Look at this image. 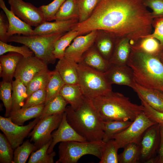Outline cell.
<instances>
[{
	"label": "cell",
	"mask_w": 163,
	"mask_h": 163,
	"mask_svg": "<svg viewBox=\"0 0 163 163\" xmlns=\"http://www.w3.org/2000/svg\"><path fill=\"white\" fill-rule=\"evenodd\" d=\"M154 19L142 0H99L90 16L71 30L79 35L104 30L133 45L152 33Z\"/></svg>",
	"instance_id": "1"
},
{
	"label": "cell",
	"mask_w": 163,
	"mask_h": 163,
	"mask_svg": "<svg viewBox=\"0 0 163 163\" xmlns=\"http://www.w3.org/2000/svg\"><path fill=\"white\" fill-rule=\"evenodd\" d=\"M65 112L69 124L87 141L103 140L104 120L90 99L85 97L78 109L75 110L69 106L66 107Z\"/></svg>",
	"instance_id": "2"
},
{
	"label": "cell",
	"mask_w": 163,
	"mask_h": 163,
	"mask_svg": "<svg viewBox=\"0 0 163 163\" xmlns=\"http://www.w3.org/2000/svg\"><path fill=\"white\" fill-rule=\"evenodd\" d=\"M131 47L127 65L133 71L136 82L143 87L163 92V63L159 56Z\"/></svg>",
	"instance_id": "3"
},
{
	"label": "cell",
	"mask_w": 163,
	"mask_h": 163,
	"mask_svg": "<svg viewBox=\"0 0 163 163\" xmlns=\"http://www.w3.org/2000/svg\"><path fill=\"white\" fill-rule=\"evenodd\" d=\"M90 100L104 121H133L143 111L141 104L133 103L128 97L112 90Z\"/></svg>",
	"instance_id": "4"
},
{
	"label": "cell",
	"mask_w": 163,
	"mask_h": 163,
	"mask_svg": "<svg viewBox=\"0 0 163 163\" xmlns=\"http://www.w3.org/2000/svg\"><path fill=\"white\" fill-rule=\"evenodd\" d=\"M66 33L27 36L15 35L10 37L8 42L26 45L34 53V56L46 64H53L56 59L53 53L55 44Z\"/></svg>",
	"instance_id": "5"
},
{
	"label": "cell",
	"mask_w": 163,
	"mask_h": 163,
	"mask_svg": "<svg viewBox=\"0 0 163 163\" xmlns=\"http://www.w3.org/2000/svg\"><path fill=\"white\" fill-rule=\"evenodd\" d=\"M78 84L84 96L91 99L112 90L104 73L77 63Z\"/></svg>",
	"instance_id": "6"
},
{
	"label": "cell",
	"mask_w": 163,
	"mask_h": 163,
	"mask_svg": "<svg viewBox=\"0 0 163 163\" xmlns=\"http://www.w3.org/2000/svg\"><path fill=\"white\" fill-rule=\"evenodd\" d=\"M105 142L103 140L61 142L58 146L59 158L56 163H76L82 156L94 155L99 159Z\"/></svg>",
	"instance_id": "7"
},
{
	"label": "cell",
	"mask_w": 163,
	"mask_h": 163,
	"mask_svg": "<svg viewBox=\"0 0 163 163\" xmlns=\"http://www.w3.org/2000/svg\"><path fill=\"white\" fill-rule=\"evenodd\" d=\"M156 123L150 120L144 112L140 113L125 130L113 137L119 149L123 148L131 143L139 144L146 129Z\"/></svg>",
	"instance_id": "8"
},
{
	"label": "cell",
	"mask_w": 163,
	"mask_h": 163,
	"mask_svg": "<svg viewBox=\"0 0 163 163\" xmlns=\"http://www.w3.org/2000/svg\"><path fill=\"white\" fill-rule=\"evenodd\" d=\"M63 113L49 116L39 120L28 137L30 138V141L33 142L35 145V151L52 139L51 133L59 127Z\"/></svg>",
	"instance_id": "9"
},
{
	"label": "cell",
	"mask_w": 163,
	"mask_h": 163,
	"mask_svg": "<svg viewBox=\"0 0 163 163\" xmlns=\"http://www.w3.org/2000/svg\"><path fill=\"white\" fill-rule=\"evenodd\" d=\"M40 119L36 118L25 126L18 125L9 117L0 116V129L11 144L13 149L21 145L24 139Z\"/></svg>",
	"instance_id": "10"
},
{
	"label": "cell",
	"mask_w": 163,
	"mask_h": 163,
	"mask_svg": "<svg viewBox=\"0 0 163 163\" xmlns=\"http://www.w3.org/2000/svg\"><path fill=\"white\" fill-rule=\"evenodd\" d=\"M10 10L31 26L36 27L46 21L39 7L23 0H8Z\"/></svg>",
	"instance_id": "11"
},
{
	"label": "cell",
	"mask_w": 163,
	"mask_h": 163,
	"mask_svg": "<svg viewBox=\"0 0 163 163\" xmlns=\"http://www.w3.org/2000/svg\"><path fill=\"white\" fill-rule=\"evenodd\" d=\"M160 142V125L156 123L148 128L143 134L139 143L140 161L145 162L155 157L158 151Z\"/></svg>",
	"instance_id": "12"
},
{
	"label": "cell",
	"mask_w": 163,
	"mask_h": 163,
	"mask_svg": "<svg viewBox=\"0 0 163 163\" xmlns=\"http://www.w3.org/2000/svg\"><path fill=\"white\" fill-rule=\"evenodd\" d=\"M47 66L35 56L23 57L18 64L14 77L21 80L26 86L37 73Z\"/></svg>",
	"instance_id": "13"
},
{
	"label": "cell",
	"mask_w": 163,
	"mask_h": 163,
	"mask_svg": "<svg viewBox=\"0 0 163 163\" xmlns=\"http://www.w3.org/2000/svg\"><path fill=\"white\" fill-rule=\"evenodd\" d=\"M97 34L94 30L76 37L66 49L64 56L79 63L83 53L94 44Z\"/></svg>",
	"instance_id": "14"
},
{
	"label": "cell",
	"mask_w": 163,
	"mask_h": 163,
	"mask_svg": "<svg viewBox=\"0 0 163 163\" xmlns=\"http://www.w3.org/2000/svg\"><path fill=\"white\" fill-rule=\"evenodd\" d=\"M104 74L107 82L111 85H126L132 88L136 83L133 71L127 65L110 64L108 69Z\"/></svg>",
	"instance_id": "15"
},
{
	"label": "cell",
	"mask_w": 163,
	"mask_h": 163,
	"mask_svg": "<svg viewBox=\"0 0 163 163\" xmlns=\"http://www.w3.org/2000/svg\"><path fill=\"white\" fill-rule=\"evenodd\" d=\"M52 142L47 151L48 154L53 151L55 145L59 142L71 141L87 142L79 135L69 124L65 112L63 113L62 120L59 127L52 134Z\"/></svg>",
	"instance_id": "16"
},
{
	"label": "cell",
	"mask_w": 163,
	"mask_h": 163,
	"mask_svg": "<svg viewBox=\"0 0 163 163\" xmlns=\"http://www.w3.org/2000/svg\"><path fill=\"white\" fill-rule=\"evenodd\" d=\"M0 7L5 13L8 19L9 37L17 34L24 36L32 35L33 29L31 26L16 16L6 6L4 0H0Z\"/></svg>",
	"instance_id": "17"
},
{
	"label": "cell",
	"mask_w": 163,
	"mask_h": 163,
	"mask_svg": "<svg viewBox=\"0 0 163 163\" xmlns=\"http://www.w3.org/2000/svg\"><path fill=\"white\" fill-rule=\"evenodd\" d=\"M119 39L107 31L97 30L94 44L100 54L109 63Z\"/></svg>",
	"instance_id": "18"
},
{
	"label": "cell",
	"mask_w": 163,
	"mask_h": 163,
	"mask_svg": "<svg viewBox=\"0 0 163 163\" xmlns=\"http://www.w3.org/2000/svg\"><path fill=\"white\" fill-rule=\"evenodd\" d=\"M132 88L139 98L142 99L155 110L163 112V92L143 87L136 83Z\"/></svg>",
	"instance_id": "19"
},
{
	"label": "cell",
	"mask_w": 163,
	"mask_h": 163,
	"mask_svg": "<svg viewBox=\"0 0 163 163\" xmlns=\"http://www.w3.org/2000/svg\"><path fill=\"white\" fill-rule=\"evenodd\" d=\"M77 63L72 59L64 56L59 59L55 67L65 84H78Z\"/></svg>",
	"instance_id": "20"
},
{
	"label": "cell",
	"mask_w": 163,
	"mask_h": 163,
	"mask_svg": "<svg viewBox=\"0 0 163 163\" xmlns=\"http://www.w3.org/2000/svg\"><path fill=\"white\" fill-rule=\"evenodd\" d=\"M78 63L103 73L110 66L109 63L100 54L94 44L83 53Z\"/></svg>",
	"instance_id": "21"
},
{
	"label": "cell",
	"mask_w": 163,
	"mask_h": 163,
	"mask_svg": "<svg viewBox=\"0 0 163 163\" xmlns=\"http://www.w3.org/2000/svg\"><path fill=\"white\" fill-rule=\"evenodd\" d=\"M78 22V19L53 22L46 21L33 29L32 35L66 32L70 30L72 27Z\"/></svg>",
	"instance_id": "22"
},
{
	"label": "cell",
	"mask_w": 163,
	"mask_h": 163,
	"mask_svg": "<svg viewBox=\"0 0 163 163\" xmlns=\"http://www.w3.org/2000/svg\"><path fill=\"white\" fill-rule=\"evenodd\" d=\"M23 57L21 55L12 52L1 56L0 64L2 66L3 70L0 76L3 80L12 82L18 64Z\"/></svg>",
	"instance_id": "23"
},
{
	"label": "cell",
	"mask_w": 163,
	"mask_h": 163,
	"mask_svg": "<svg viewBox=\"0 0 163 163\" xmlns=\"http://www.w3.org/2000/svg\"><path fill=\"white\" fill-rule=\"evenodd\" d=\"M131 49V44L129 39H119L109 61V64L117 65H127Z\"/></svg>",
	"instance_id": "24"
},
{
	"label": "cell",
	"mask_w": 163,
	"mask_h": 163,
	"mask_svg": "<svg viewBox=\"0 0 163 163\" xmlns=\"http://www.w3.org/2000/svg\"><path fill=\"white\" fill-rule=\"evenodd\" d=\"M59 94L75 110L81 105L84 100L85 96L78 84H65L62 88Z\"/></svg>",
	"instance_id": "25"
},
{
	"label": "cell",
	"mask_w": 163,
	"mask_h": 163,
	"mask_svg": "<svg viewBox=\"0 0 163 163\" xmlns=\"http://www.w3.org/2000/svg\"><path fill=\"white\" fill-rule=\"evenodd\" d=\"M45 104L21 108L11 114L9 117L14 123L23 125L26 121L34 118L39 117L41 115Z\"/></svg>",
	"instance_id": "26"
},
{
	"label": "cell",
	"mask_w": 163,
	"mask_h": 163,
	"mask_svg": "<svg viewBox=\"0 0 163 163\" xmlns=\"http://www.w3.org/2000/svg\"><path fill=\"white\" fill-rule=\"evenodd\" d=\"M12 85V103L10 115L21 108L27 97L26 86L21 80L15 79Z\"/></svg>",
	"instance_id": "27"
},
{
	"label": "cell",
	"mask_w": 163,
	"mask_h": 163,
	"mask_svg": "<svg viewBox=\"0 0 163 163\" xmlns=\"http://www.w3.org/2000/svg\"><path fill=\"white\" fill-rule=\"evenodd\" d=\"M52 72L48 69L47 66L34 76L26 86L27 97L37 91L41 89H46Z\"/></svg>",
	"instance_id": "28"
},
{
	"label": "cell",
	"mask_w": 163,
	"mask_h": 163,
	"mask_svg": "<svg viewBox=\"0 0 163 163\" xmlns=\"http://www.w3.org/2000/svg\"><path fill=\"white\" fill-rule=\"evenodd\" d=\"M130 120H109L104 121V135L103 141L106 142L115 135L126 129L132 123Z\"/></svg>",
	"instance_id": "29"
},
{
	"label": "cell",
	"mask_w": 163,
	"mask_h": 163,
	"mask_svg": "<svg viewBox=\"0 0 163 163\" xmlns=\"http://www.w3.org/2000/svg\"><path fill=\"white\" fill-rule=\"evenodd\" d=\"M79 14L76 0H66L56 13L54 20L66 21L78 19Z\"/></svg>",
	"instance_id": "30"
},
{
	"label": "cell",
	"mask_w": 163,
	"mask_h": 163,
	"mask_svg": "<svg viewBox=\"0 0 163 163\" xmlns=\"http://www.w3.org/2000/svg\"><path fill=\"white\" fill-rule=\"evenodd\" d=\"M67 104L63 98L58 94L45 105L40 119L63 113Z\"/></svg>",
	"instance_id": "31"
},
{
	"label": "cell",
	"mask_w": 163,
	"mask_h": 163,
	"mask_svg": "<svg viewBox=\"0 0 163 163\" xmlns=\"http://www.w3.org/2000/svg\"><path fill=\"white\" fill-rule=\"evenodd\" d=\"M78 35V31L70 30L66 32L56 41L53 52L56 59H60L64 57L66 49L74 39Z\"/></svg>",
	"instance_id": "32"
},
{
	"label": "cell",
	"mask_w": 163,
	"mask_h": 163,
	"mask_svg": "<svg viewBox=\"0 0 163 163\" xmlns=\"http://www.w3.org/2000/svg\"><path fill=\"white\" fill-rule=\"evenodd\" d=\"M65 84L56 70L55 69L52 71L46 88V99L45 105L59 94L62 88Z\"/></svg>",
	"instance_id": "33"
},
{
	"label": "cell",
	"mask_w": 163,
	"mask_h": 163,
	"mask_svg": "<svg viewBox=\"0 0 163 163\" xmlns=\"http://www.w3.org/2000/svg\"><path fill=\"white\" fill-rule=\"evenodd\" d=\"M123 152L118 155L120 163H136L139 161L140 152L139 144L130 143L124 148Z\"/></svg>",
	"instance_id": "34"
},
{
	"label": "cell",
	"mask_w": 163,
	"mask_h": 163,
	"mask_svg": "<svg viewBox=\"0 0 163 163\" xmlns=\"http://www.w3.org/2000/svg\"><path fill=\"white\" fill-rule=\"evenodd\" d=\"M51 139L42 147L33 152L31 154L28 163H53L54 158L56 155L55 152L53 151L50 154L47 152L50 145Z\"/></svg>",
	"instance_id": "35"
},
{
	"label": "cell",
	"mask_w": 163,
	"mask_h": 163,
	"mask_svg": "<svg viewBox=\"0 0 163 163\" xmlns=\"http://www.w3.org/2000/svg\"><path fill=\"white\" fill-rule=\"evenodd\" d=\"M131 46L146 53L159 56L162 51L160 43L156 39L151 37H145L140 40Z\"/></svg>",
	"instance_id": "36"
},
{
	"label": "cell",
	"mask_w": 163,
	"mask_h": 163,
	"mask_svg": "<svg viewBox=\"0 0 163 163\" xmlns=\"http://www.w3.org/2000/svg\"><path fill=\"white\" fill-rule=\"evenodd\" d=\"M119 148L115 141L111 139L105 142L99 163H118Z\"/></svg>",
	"instance_id": "37"
},
{
	"label": "cell",
	"mask_w": 163,
	"mask_h": 163,
	"mask_svg": "<svg viewBox=\"0 0 163 163\" xmlns=\"http://www.w3.org/2000/svg\"><path fill=\"white\" fill-rule=\"evenodd\" d=\"M36 147L33 143L27 140L14 149L13 163H25Z\"/></svg>",
	"instance_id": "38"
},
{
	"label": "cell",
	"mask_w": 163,
	"mask_h": 163,
	"mask_svg": "<svg viewBox=\"0 0 163 163\" xmlns=\"http://www.w3.org/2000/svg\"><path fill=\"white\" fill-rule=\"evenodd\" d=\"M12 82L2 80L0 84V98L5 109V116H10L11 108Z\"/></svg>",
	"instance_id": "39"
},
{
	"label": "cell",
	"mask_w": 163,
	"mask_h": 163,
	"mask_svg": "<svg viewBox=\"0 0 163 163\" xmlns=\"http://www.w3.org/2000/svg\"><path fill=\"white\" fill-rule=\"evenodd\" d=\"M99 0H76L78 14V22L87 20L94 10Z\"/></svg>",
	"instance_id": "40"
},
{
	"label": "cell",
	"mask_w": 163,
	"mask_h": 163,
	"mask_svg": "<svg viewBox=\"0 0 163 163\" xmlns=\"http://www.w3.org/2000/svg\"><path fill=\"white\" fill-rule=\"evenodd\" d=\"M14 149L4 134L0 133V163H13Z\"/></svg>",
	"instance_id": "41"
},
{
	"label": "cell",
	"mask_w": 163,
	"mask_h": 163,
	"mask_svg": "<svg viewBox=\"0 0 163 163\" xmlns=\"http://www.w3.org/2000/svg\"><path fill=\"white\" fill-rule=\"evenodd\" d=\"M12 52L21 55L23 57L34 55V53L27 46H15L0 41V55L2 56L7 52Z\"/></svg>",
	"instance_id": "42"
},
{
	"label": "cell",
	"mask_w": 163,
	"mask_h": 163,
	"mask_svg": "<svg viewBox=\"0 0 163 163\" xmlns=\"http://www.w3.org/2000/svg\"><path fill=\"white\" fill-rule=\"evenodd\" d=\"M66 0H54L47 5L39 7L43 12L46 21L54 20V18L60 7Z\"/></svg>",
	"instance_id": "43"
},
{
	"label": "cell",
	"mask_w": 163,
	"mask_h": 163,
	"mask_svg": "<svg viewBox=\"0 0 163 163\" xmlns=\"http://www.w3.org/2000/svg\"><path fill=\"white\" fill-rule=\"evenodd\" d=\"M46 99V89L38 90L33 93L27 98L22 108H25L45 104Z\"/></svg>",
	"instance_id": "44"
},
{
	"label": "cell",
	"mask_w": 163,
	"mask_h": 163,
	"mask_svg": "<svg viewBox=\"0 0 163 163\" xmlns=\"http://www.w3.org/2000/svg\"><path fill=\"white\" fill-rule=\"evenodd\" d=\"M144 107L143 112L152 121L163 126V112L154 109L141 98H139Z\"/></svg>",
	"instance_id": "45"
},
{
	"label": "cell",
	"mask_w": 163,
	"mask_h": 163,
	"mask_svg": "<svg viewBox=\"0 0 163 163\" xmlns=\"http://www.w3.org/2000/svg\"><path fill=\"white\" fill-rule=\"evenodd\" d=\"M154 31L145 37L154 38L159 42L161 51L163 50V17L154 18L152 23Z\"/></svg>",
	"instance_id": "46"
},
{
	"label": "cell",
	"mask_w": 163,
	"mask_h": 163,
	"mask_svg": "<svg viewBox=\"0 0 163 163\" xmlns=\"http://www.w3.org/2000/svg\"><path fill=\"white\" fill-rule=\"evenodd\" d=\"M144 5L152 10L154 18L163 17V0H142Z\"/></svg>",
	"instance_id": "47"
},
{
	"label": "cell",
	"mask_w": 163,
	"mask_h": 163,
	"mask_svg": "<svg viewBox=\"0 0 163 163\" xmlns=\"http://www.w3.org/2000/svg\"><path fill=\"white\" fill-rule=\"evenodd\" d=\"M9 24L2 12L0 14V41L7 43L9 39L8 35Z\"/></svg>",
	"instance_id": "48"
},
{
	"label": "cell",
	"mask_w": 163,
	"mask_h": 163,
	"mask_svg": "<svg viewBox=\"0 0 163 163\" xmlns=\"http://www.w3.org/2000/svg\"><path fill=\"white\" fill-rule=\"evenodd\" d=\"M160 142L158 150L157 163H163V126L160 125Z\"/></svg>",
	"instance_id": "49"
},
{
	"label": "cell",
	"mask_w": 163,
	"mask_h": 163,
	"mask_svg": "<svg viewBox=\"0 0 163 163\" xmlns=\"http://www.w3.org/2000/svg\"><path fill=\"white\" fill-rule=\"evenodd\" d=\"M159 56L161 60L163 63V50L161 52L159 55Z\"/></svg>",
	"instance_id": "50"
},
{
	"label": "cell",
	"mask_w": 163,
	"mask_h": 163,
	"mask_svg": "<svg viewBox=\"0 0 163 163\" xmlns=\"http://www.w3.org/2000/svg\"><path fill=\"white\" fill-rule=\"evenodd\" d=\"M3 68L2 66L0 64V75L1 74L2 72Z\"/></svg>",
	"instance_id": "51"
}]
</instances>
